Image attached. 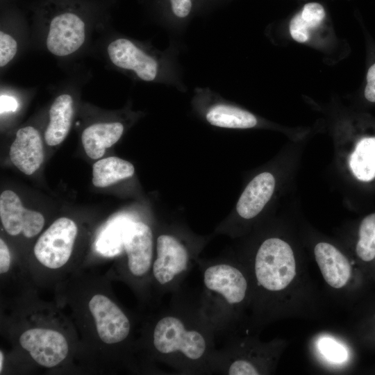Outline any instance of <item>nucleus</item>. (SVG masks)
<instances>
[{
	"instance_id": "cd10ccee",
	"label": "nucleus",
	"mask_w": 375,
	"mask_h": 375,
	"mask_svg": "<svg viewBox=\"0 0 375 375\" xmlns=\"http://www.w3.org/2000/svg\"><path fill=\"white\" fill-rule=\"evenodd\" d=\"M18 103L16 99L12 97L1 95L0 108L1 113L6 112H14L17 110Z\"/></svg>"
},
{
	"instance_id": "9d476101",
	"label": "nucleus",
	"mask_w": 375,
	"mask_h": 375,
	"mask_svg": "<svg viewBox=\"0 0 375 375\" xmlns=\"http://www.w3.org/2000/svg\"><path fill=\"white\" fill-rule=\"evenodd\" d=\"M0 217L5 231L12 236L22 233L27 238H33L44 225L43 215L24 208L20 198L11 190L0 195Z\"/></svg>"
},
{
	"instance_id": "a211bd4d",
	"label": "nucleus",
	"mask_w": 375,
	"mask_h": 375,
	"mask_svg": "<svg viewBox=\"0 0 375 375\" xmlns=\"http://www.w3.org/2000/svg\"><path fill=\"white\" fill-rule=\"evenodd\" d=\"M134 172L133 165L128 161L115 156L103 158L92 165V183L96 187L105 188L131 177Z\"/></svg>"
},
{
	"instance_id": "6e6552de",
	"label": "nucleus",
	"mask_w": 375,
	"mask_h": 375,
	"mask_svg": "<svg viewBox=\"0 0 375 375\" xmlns=\"http://www.w3.org/2000/svg\"><path fill=\"white\" fill-rule=\"evenodd\" d=\"M19 341L33 360L44 367H56L66 358L69 353L66 338L54 329L29 328L22 333Z\"/></svg>"
},
{
	"instance_id": "4be33fe9",
	"label": "nucleus",
	"mask_w": 375,
	"mask_h": 375,
	"mask_svg": "<svg viewBox=\"0 0 375 375\" xmlns=\"http://www.w3.org/2000/svg\"><path fill=\"white\" fill-rule=\"evenodd\" d=\"M356 251L364 261H371L375 258V213L362 219Z\"/></svg>"
},
{
	"instance_id": "423d86ee",
	"label": "nucleus",
	"mask_w": 375,
	"mask_h": 375,
	"mask_svg": "<svg viewBox=\"0 0 375 375\" xmlns=\"http://www.w3.org/2000/svg\"><path fill=\"white\" fill-rule=\"evenodd\" d=\"M78 228L69 218L56 219L38 238L34 254L44 267L56 269L69 260L74 245Z\"/></svg>"
},
{
	"instance_id": "aec40b11",
	"label": "nucleus",
	"mask_w": 375,
	"mask_h": 375,
	"mask_svg": "<svg viewBox=\"0 0 375 375\" xmlns=\"http://www.w3.org/2000/svg\"><path fill=\"white\" fill-rule=\"evenodd\" d=\"M349 166L360 181L375 178V138H365L358 142L349 158Z\"/></svg>"
},
{
	"instance_id": "a878e982",
	"label": "nucleus",
	"mask_w": 375,
	"mask_h": 375,
	"mask_svg": "<svg viewBox=\"0 0 375 375\" xmlns=\"http://www.w3.org/2000/svg\"><path fill=\"white\" fill-rule=\"evenodd\" d=\"M365 97L370 102H375V64L372 65L367 75Z\"/></svg>"
},
{
	"instance_id": "f3484780",
	"label": "nucleus",
	"mask_w": 375,
	"mask_h": 375,
	"mask_svg": "<svg viewBox=\"0 0 375 375\" xmlns=\"http://www.w3.org/2000/svg\"><path fill=\"white\" fill-rule=\"evenodd\" d=\"M205 117L209 124L221 128H249L257 124V119L252 113L224 102L210 105Z\"/></svg>"
},
{
	"instance_id": "f8f14e48",
	"label": "nucleus",
	"mask_w": 375,
	"mask_h": 375,
	"mask_svg": "<svg viewBox=\"0 0 375 375\" xmlns=\"http://www.w3.org/2000/svg\"><path fill=\"white\" fill-rule=\"evenodd\" d=\"M9 156L14 165L24 174L31 175L35 172L44 159L42 141L38 130L33 126L19 129Z\"/></svg>"
},
{
	"instance_id": "7ed1b4c3",
	"label": "nucleus",
	"mask_w": 375,
	"mask_h": 375,
	"mask_svg": "<svg viewBox=\"0 0 375 375\" xmlns=\"http://www.w3.org/2000/svg\"><path fill=\"white\" fill-rule=\"evenodd\" d=\"M197 254L172 233L158 236L151 271V284L158 297L178 290L194 266Z\"/></svg>"
},
{
	"instance_id": "4468645a",
	"label": "nucleus",
	"mask_w": 375,
	"mask_h": 375,
	"mask_svg": "<svg viewBox=\"0 0 375 375\" xmlns=\"http://www.w3.org/2000/svg\"><path fill=\"white\" fill-rule=\"evenodd\" d=\"M275 188V179L269 172L255 176L247 185L236 206L238 215L246 219L255 217L270 199Z\"/></svg>"
},
{
	"instance_id": "c85d7f7f",
	"label": "nucleus",
	"mask_w": 375,
	"mask_h": 375,
	"mask_svg": "<svg viewBox=\"0 0 375 375\" xmlns=\"http://www.w3.org/2000/svg\"><path fill=\"white\" fill-rule=\"evenodd\" d=\"M224 0H199V10H203V8H208L217 3H219Z\"/></svg>"
},
{
	"instance_id": "f257e3e1",
	"label": "nucleus",
	"mask_w": 375,
	"mask_h": 375,
	"mask_svg": "<svg viewBox=\"0 0 375 375\" xmlns=\"http://www.w3.org/2000/svg\"><path fill=\"white\" fill-rule=\"evenodd\" d=\"M215 331L204 315L199 291L184 285L147 326L145 346L152 357L185 375L212 374L217 349Z\"/></svg>"
},
{
	"instance_id": "5701e85b",
	"label": "nucleus",
	"mask_w": 375,
	"mask_h": 375,
	"mask_svg": "<svg viewBox=\"0 0 375 375\" xmlns=\"http://www.w3.org/2000/svg\"><path fill=\"white\" fill-rule=\"evenodd\" d=\"M169 21L186 22L198 10L199 0H162Z\"/></svg>"
},
{
	"instance_id": "dca6fc26",
	"label": "nucleus",
	"mask_w": 375,
	"mask_h": 375,
	"mask_svg": "<svg viewBox=\"0 0 375 375\" xmlns=\"http://www.w3.org/2000/svg\"><path fill=\"white\" fill-rule=\"evenodd\" d=\"M49 122L44 133L46 143L56 146L67 135L74 115V101L67 94H62L54 100L49 111Z\"/></svg>"
},
{
	"instance_id": "ddd939ff",
	"label": "nucleus",
	"mask_w": 375,
	"mask_h": 375,
	"mask_svg": "<svg viewBox=\"0 0 375 375\" xmlns=\"http://www.w3.org/2000/svg\"><path fill=\"white\" fill-rule=\"evenodd\" d=\"M314 253L326 282L336 289L344 286L351 276L347 258L336 247L326 242L316 244Z\"/></svg>"
},
{
	"instance_id": "1a4fd4ad",
	"label": "nucleus",
	"mask_w": 375,
	"mask_h": 375,
	"mask_svg": "<svg viewBox=\"0 0 375 375\" xmlns=\"http://www.w3.org/2000/svg\"><path fill=\"white\" fill-rule=\"evenodd\" d=\"M107 50L114 65L132 71L142 81H154L161 76L162 64L160 60L146 52L131 40L117 38L109 44Z\"/></svg>"
},
{
	"instance_id": "393cba45",
	"label": "nucleus",
	"mask_w": 375,
	"mask_h": 375,
	"mask_svg": "<svg viewBox=\"0 0 375 375\" xmlns=\"http://www.w3.org/2000/svg\"><path fill=\"white\" fill-rule=\"evenodd\" d=\"M17 50L16 40L10 35L0 32V66L6 65L15 56Z\"/></svg>"
},
{
	"instance_id": "b1692460",
	"label": "nucleus",
	"mask_w": 375,
	"mask_h": 375,
	"mask_svg": "<svg viewBox=\"0 0 375 375\" xmlns=\"http://www.w3.org/2000/svg\"><path fill=\"white\" fill-rule=\"evenodd\" d=\"M317 348L320 353L331 362L342 363L348 359V351L345 347L332 338H319Z\"/></svg>"
},
{
	"instance_id": "c756f323",
	"label": "nucleus",
	"mask_w": 375,
	"mask_h": 375,
	"mask_svg": "<svg viewBox=\"0 0 375 375\" xmlns=\"http://www.w3.org/2000/svg\"><path fill=\"white\" fill-rule=\"evenodd\" d=\"M3 364V353L2 351H0V374L2 372Z\"/></svg>"
},
{
	"instance_id": "39448f33",
	"label": "nucleus",
	"mask_w": 375,
	"mask_h": 375,
	"mask_svg": "<svg viewBox=\"0 0 375 375\" xmlns=\"http://www.w3.org/2000/svg\"><path fill=\"white\" fill-rule=\"evenodd\" d=\"M123 245L128 276L133 281L141 282L142 286L151 283L154 256L151 228L142 222L131 220L125 228Z\"/></svg>"
},
{
	"instance_id": "20e7f679",
	"label": "nucleus",
	"mask_w": 375,
	"mask_h": 375,
	"mask_svg": "<svg viewBox=\"0 0 375 375\" xmlns=\"http://www.w3.org/2000/svg\"><path fill=\"white\" fill-rule=\"evenodd\" d=\"M251 269L258 290L269 293L283 290L296 275L292 248L277 238L265 240L255 254Z\"/></svg>"
},
{
	"instance_id": "bb28decb",
	"label": "nucleus",
	"mask_w": 375,
	"mask_h": 375,
	"mask_svg": "<svg viewBox=\"0 0 375 375\" xmlns=\"http://www.w3.org/2000/svg\"><path fill=\"white\" fill-rule=\"evenodd\" d=\"M10 266V254L8 247L4 240L0 239V273L8 272Z\"/></svg>"
},
{
	"instance_id": "0eeeda50",
	"label": "nucleus",
	"mask_w": 375,
	"mask_h": 375,
	"mask_svg": "<svg viewBox=\"0 0 375 375\" xmlns=\"http://www.w3.org/2000/svg\"><path fill=\"white\" fill-rule=\"evenodd\" d=\"M88 308L103 342L118 344L128 341L131 333V321L111 299L96 294L90 299Z\"/></svg>"
},
{
	"instance_id": "9b49d317",
	"label": "nucleus",
	"mask_w": 375,
	"mask_h": 375,
	"mask_svg": "<svg viewBox=\"0 0 375 375\" xmlns=\"http://www.w3.org/2000/svg\"><path fill=\"white\" fill-rule=\"evenodd\" d=\"M85 39L84 22L74 13L65 12L51 20L46 44L52 54L62 57L76 51Z\"/></svg>"
},
{
	"instance_id": "412c9836",
	"label": "nucleus",
	"mask_w": 375,
	"mask_h": 375,
	"mask_svg": "<svg viewBox=\"0 0 375 375\" xmlns=\"http://www.w3.org/2000/svg\"><path fill=\"white\" fill-rule=\"evenodd\" d=\"M131 219L121 216L113 220L101 233L97 241V249L105 256H114L124 249L125 228Z\"/></svg>"
},
{
	"instance_id": "6ab92c4d",
	"label": "nucleus",
	"mask_w": 375,
	"mask_h": 375,
	"mask_svg": "<svg viewBox=\"0 0 375 375\" xmlns=\"http://www.w3.org/2000/svg\"><path fill=\"white\" fill-rule=\"evenodd\" d=\"M325 15L324 8L321 4L316 2L306 3L290 22L291 37L298 42H306L311 31L321 24Z\"/></svg>"
},
{
	"instance_id": "f03ea898",
	"label": "nucleus",
	"mask_w": 375,
	"mask_h": 375,
	"mask_svg": "<svg viewBox=\"0 0 375 375\" xmlns=\"http://www.w3.org/2000/svg\"><path fill=\"white\" fill-rule=\"evenodd\" d=\"M201 275L202 310L216 337L233 335L249 295V281L242 265L227 258L197 260Z\"/></svg>"
},
{
	"instance_id": "2eb2a0df",
	"label": "nucleus",
	"mask_w": 375,
	"mask_h": 375,
	"mask_svg": "<svg viewBox=\"0 0 375 375\" xmlns=\"http://www.w3.org/2000/svg\"><path fill=\"white\" fill-rule=\"evenodd\" d=\"M123 132L124 126L118 122L97 123L89 126L81 135L86 154L94 160L101 158L106 149L115 144Z\"/></svg>"
}]
</instances>
